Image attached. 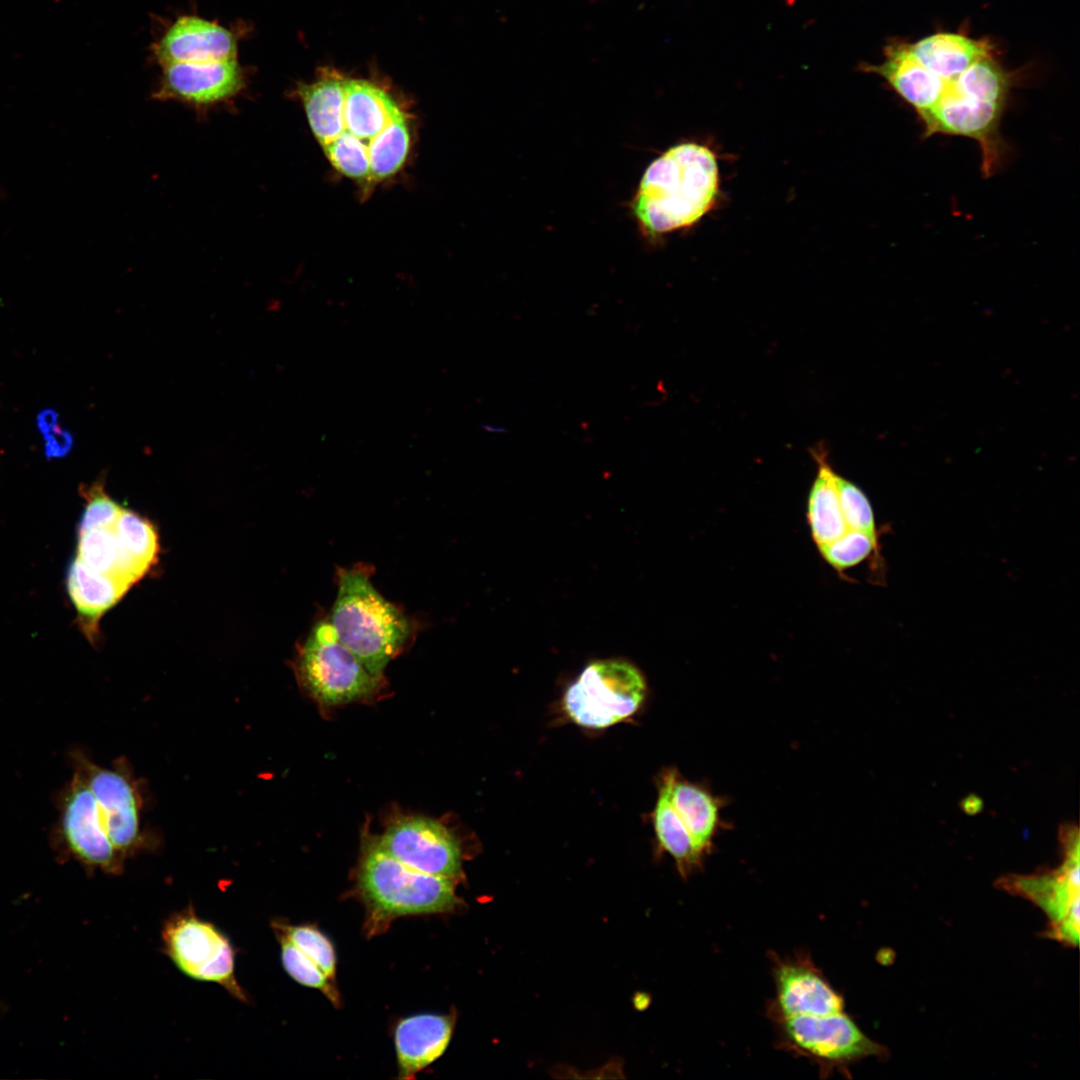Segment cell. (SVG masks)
Returning a JSON list of instances; mask_svg holds the SVG:
<instances>
[{
	"instance_id": "obj_4",
	"label": "cell",
	"mask_w": 1080,
	"mask_h": 1080,
	"mask_svg": "<svg viewBox=\"0 0 1080 1080\" xmlns=\"http://www.w3.org/2000/svg\"><path fill=\"white\" fill-rule=\"evenodd\" d=\"M328 620L341 643L379 677L413 632L407 615L379 593L361 566L339 570Z\"/></svg>"
},
{
	"instance_id": "obj_5",
	"label": "cell",
	"mask_w": 1080,
	"mask_h": 1080,
	"mask_svg": "<svg viewBox=\"0 0 1080 1080\" xmlns=\"http://www.w3.org/2000/svg\"><path fill=\"white\" fill-rule=\"evenodd\" d=\"M357 883L372 933L397 917L446 913L459 905L456 880L406 866L384 851L377 839L368 840L363 849Z\"/></svg>"
},
{
	"instance_id": "obj_13",
	"label": "cell",
	"mask_w": 1080,
	"mask_h": 1080,
	"mask_svg": "<svg viewBox=\"0 0 1080 1080\" xmlns=\"http://www.w3.org/2000/svg\"><path fill=\"white\" fill-rule=\"evenodd\" d=\"M161 67L159 84L152 97L176 101L200 113L232 102L247 86V70L237 59Z\"/></svg>"
},
{
	"instance_id": "obj_22",
	"label": "cell",
	"mask_w": 1080,
	"mask_h": 1080,
	"mask_svg": "<svg viewBox=\"0 0 1080 1080\" xmlns=\"http://www.w3.org/2000/svg\"><path fill=\"white\" fill-rule=\"evenodd\" d=\"M77 558L91 570L110 575L129 587L147 572L121 547L114 526L79 533Z\"/></svg>"
},
{
	"instance_id": "obj_30",
	"label": "cell",
	"mask_w": 1080,
	"mask_h": 1080,
	"mask_svg": "<svg viewBox=\"0 0 1080 1080\" xmlns=\"http://www.w3.org/2000/svg\"><path fill=\"white\" fill-rule=\"evenodd\" d=\"M482 428L485 429L488 432H496V433H504V432L507 431L504 427L495 426L493 424H483Z\"/></svg>"
},
{
	"instance_id": "obj_23",
	"label": "cell",
	"mask_w": 1080,
	"mask_h": 1080,
	"mask_svg": "<svg viewBox=\"0 0 1080 1080\" xmlns=\"http://www.w3.org/2000/svg\"><path fill=\"white\" fill-rule=\"evenodd\" d=\"M114 530L124 551L146 571L149 570L159 551L157 533L150 521L133 511L122 509Z\"/></svg>"
},
{
	"instance_id": "obj_1",
	"label": "cell",
	"mask_w": 1080,
	"mask_h": 1080,
	"mask_svg": "<svg viewBox=\"0 0 1080 1080\" xmlns=\"http://www.w3.org/2000/svg\"><path fill=\"white\" fill-rule=\"evenodd\" d=\"M861 67L913 110L923 138H969L980 148L984 177L1001 167L1008 150L1001 124L1015 78L991 40L949 31L891 40L880 63Z\"/></svg>"
},
{
	"instance_id": "obj_9",
	"label": "cell",
	"mask_w": 1080,
	"mask_h": 1080,
	"mask_svg": "<svg viewBox=\"0 0 1080 1080\" xmlns=\"http://www.w3.org/2000/svg\"><path fill=\"white\" fill-rule=\"evenodd\" d=\"M1058 838L1063 863L1053 870L1031 875L1009 874L998 880L999 887L1023 896L1038 905L1050 922L1048 935L1061 943L1077 946L1079 941V828L1065 823Z\"/></svg>"
},
{
	"instance_id": "obj_6",
	"label": "cell",
	"mask_w": 1080,
	"mask_h": 1080,
	"mask_svg": "<svg viewBox=\"0 0 1080 1080\" xmlns=\"http://www.w3.org/2000/svg\"><path fill=\"white\" fill-rule=\"evenodd\" d=\"M646 694L640 670L613 658L588 664L568 686L562 702L568 718L577 725L603 729L634 715Z\"/></svg>"
},
{
	"instance_id": "obj_21",
	"label": "cell",
	"mask_w": 1080,
	"mask_h": 1080,
	"mask_svg": "<svg viewBox=\"0 0 1080 1080\" xmlns=\"http://www.w3.org/2000/svg\"><path fill=\"white\" fill-rule=\"evenodd\" d=\"M813 456L818 464L817 476L811 486L807 503V521L817 548L834 543L849 530L845 522L835 475L824 450L815 449Z\"/></svg>"
},
{
	"instance_id": "obj_19",
	"label": "cell",
	"mask_w": 1080,
	"mask_h": 1080,
	"mask_svg": "<svg viewBox=\"0 0 1080 1080\" xmlns=\"http://www.w3.org/2000/svg\"><path fill=\"white\" fill-rule=\"evenodd\" d=\"M66 583L81 627L89 637L95 635L101 616L129 589L118 579L91 570L77 557L69 565Z\"/></svg>"
},
{
	"instance_id": "obj_24",
	"label": "cell",
	"mask_w": 1080,
	"mask_h": 1080,
	"mask_svg": "<svg viewBox=\"0 0 1080 1080\" xmlns=\"http://www.w3.org/2000/svg\"><path fill=\"white\" fill-rule=\"evenodd\" d=\"M276 934L286 937L307 957L314 961L325 975L334 981L336 956L330 940L317 928L310 925H287L273 923Z\"/></svg>"
},
{
	"instance_id": "obj_10",
	"label": "cell",
	"mask_w": 1080,
	"mask_h": 1080,
	"mask_svg": "<svg viewBox=\"0 0 1080 1080\" xmlns=\"http://www.w3.org/2000/svg\"><path fill=\"white\" fill-rule=\"evenodd\" d=\"M165 952L186 976L221 985L237 1000L247 995L235 977V953L229 939L189 908L171 916L163 926Z\"/></svg>"
},
{
	"instance_id": "obj_17",
	"label": "cell",
	"mask_w": 1080,
	"mask_h": 1080,
	"mask_svg": "<svg viewBox=\"0 0 1080 1080\" xmlns=\"http://www.w3.org/2000/svg\"><path fill=\"white\" fill-rule=\"evenodd\" d=\"M670 798L699 853L704 858L711 855L717 835L728 827L721 818L727 798L714 794L705 783L685 779L676 768L672 773Z\"/></svg>"
},
{
	"instance_id": "obj_29",
	"label": "cell",
	"mask_w": 1080,
	"mask_h": 1080,
	"mask_svg": "<svg viewBox=\"0 0 1080 1080\" xmlns=\"http://www.w3.org/2000/svg\"><path fill=\"white\" fill-rule=\"evenodd\" d=\"M960 806L966 814L975 815L982 810L983 801L978 796L972 794L964 798L961 801Z\"/></svg>"
},
{
	"instance_id": "obj_14",
	"label": "cell",
	"mask_w": 1080,
	"mask_h": 1080,
	"mask_svg": "<svg viewBox=\"0 0 1080 1080\" xmlns=\"http://www.w3.org/2000/svg\"><path fill=\"white\" fill-rule=\"evenodd\" d=\"M775 996L769 1002L773 1021L800 1015H828L844 1011L842 995L833 988L807 953L772 957Z\"/></svg>"
},
{
	"instance_id": "obj_12",
	"label": "cell",
	"mask_w": 1080,
	"mask_h": 1080,
	"mask_svg": "<svg viewBox=\"0 0 1080 1080\" xmlns=\"http://www.w3.org/2000/svg\"><path fill=\"white\" fill-rule=\"evenodd\" d=\"M392 857L419 872L458 880L462 852L453 834L441 823L423 817H404L377 839Z\"/></svg>"
},
{
	"instance_id": "obj_20",
	"label": "cell",
	"mask_w": 1080,
	"mask_h": 1080,
	"mask_svg": "<svg viewBox=\"0 0 1080 1080\" xmlns=\"http://www.w3.org/2000/svg\"><path fill=\"white\" fill-rule=\"evenodd\" d=\"M674 767L663 770L657 782L658 795L652 822L658 848L669 854L683 879L702 869L704 858L675 811L670 798Z\"/></svg>"
},
{
	"instance_id": "obj_26",
	"label": "cell",
	"mask_w": 1080,
	"mask_h": 1080,
	"mask_svg": "<svg viewBox=\"0 0 1080 1080\" xmlns=\"http://www.w3.org/2000/svg\"><path fill=\"white\" fill-rule=\"evenodd\" d=\"M823 559L837 572L852 568L878 550V539L864 532L850 531L837 541L818 549Z\"/></svg>"
},
{
	"instance_id": "obj_18",
	"label": "cell",
	"mask_w": 1080,
	"mask_h": 1080,
	"mask_svg": "<svg viewBox=\"0 0 1080 1080\" xmlns=\"http://www.w3.org/2000/svg\"><path fill=\"white\" fill-rule=\"evenodd\" d=\"M453 1028L454 1017L448 1015L419 1014L402 1019L394 1033L400 1077L413 1078L441 1057Z\"/></svg>"
},
{
	"instance_id": "obj_11",
	"label": "cell",
	"mask_w": 1080,
	"mask_h": 1080,
	"mask_svg": "<svg viewBox=\"0 0 1080 1080\" xmlns=\"http://www.w3.org/2000/svg\"><path fill=\"white\" fill-rule=\"evenodd\" d=\"M57 840L80 863L108 873L121 871L123 856L104 832L95 798L82 774L75 769L58 799Z\"/></svg>"
},
{
	"instance_id": "obj_27",
	"label": "cell",
	"mask_w": 1080,
	"mask_h": 1080,
	"mask_svg": "<svg viewBox=\"0 0 1080 1080\" xmlns=\"http://www.w3.org/2000/svg\"><path fill=\"white\" fill-rule=\"evenodd\" d=\"M835 482L841 510L849 530L864 532L878 539L874 512L867 496L859 487L837 473Z\"/></svg>"
},
{
	"instance_id": "obj_15",
	"label": "cell",
	"mask_w": 1080,
	"mask_h": 1080,
	"mask_svg": "<svg viewBox=\"0 0 1080 1080\" xmlns=\"http://www.w3.org/2000/svg\"><path fill=\"white\" fill-rule=\"evenodd\" d=\"M96 801L99 822L114 848L124 857L140 843L136 791L120 770L102 768L85 758L76 759Z\"/></svg>"
},
{
	"instance_id": "obj_7",
	"label": "cell",
	"mask_w": 1080,
	"mask_h": 1080,
	"mask_svg": "<svg viewBox=\"0 0 1080 1080\" xmlns=\"http://www.w3.org/2000/svg\"><path fill=\"white\" fill-rule=\"evenodd\" d=\"M297 674L310 695L326 706L367 698L383 681L341 643L328 619L317 622L307 636L297 660Z\"/></svg>"
},
{
	"instance_id": "obj_3",
	"label": "cell",
	"mask_w": 1080,
	"mask_h": 1080,
	"mask_svg": "<svg viewBox=\"0 0 1080 1080\" xmlns=\"http://www.w3.org/2000/svg\"><path fill=\"white\" fill-rule=\"evenodd\" d=\"M719 194V167L705 145H674L646 168L632 200L642 231L657 237L697 223Z\"/></svg>"
},
{
	"instance_id": "obj_28",
	"label": "cell",
	"mask_w": 1080,
	"mask_h": 1080,
	"mask_svg": "<svg viewBox=\"0 0 1080 1080\" xmlns=\"http://www.w3.org/2000/svg\"><path fill=\"white\" fill-rule=\"evenodd\" d=\"M84 496L87 503L80 519L79 533L115 525L123 508L105 493L102 484L88 487Z\"/></svg>"
},
{
	"instance_id": "obj_16",
	"label": "cell",
	"mask_w": 1080,
	"mask_h": 1080,
	"mask_svg": "<svg viewBox=\"0 0 1080 1080\" xmlns=\"http://www.w3.org/2000/svg\"><path fill=\"white\" fill-rule=\"evenodd\" d=\"M239 31L196 15L176 18L153 44L160 66L237 59Z\"/></svg>"
},
{
	"instance_id": "obj_8",
	"label": "cell",
	"mask_w": 1080,
	"mask_h": 1080,
	"mask_svg": "<svg viewBox=\"0 0 1080 1080\" xmlns=\"http://www.w3.org/2000/svg\"><path fill=\"white\" fill-rule=\"evenodd\" d=\"M778 1047L816 1064L822 1077L848 1071L866 1057H881L885 1048L867 1037L844 1011L773 1020Z\"/></svg>"
},
{
	"instance_id": "obj_2",
	"label": "cell",
	"mask_w": 1080,
	"mask_h": 1080,
	"mask_svg": "<svg viewBox=\"0 0 1080 1080\" xmlns=\"http://www.w3.org/2000/svg\"><path fill=\"white\" fill-rule=\"evenodd\" d=\"M312 133L331 165L360 184L396 174L406 161V114L382 88L324 72L297 87Z\"/></svg>"
},
{
	"instance_id": "obj_25",
	"label": "cell",
	"mask_w": 1080,
	"mask_h": 1080,
	"mask_svg": "<svg viewBox=\"0 0 1080 1080\" xmlns=\"http://www.w3.org/2000/svg\"><path fill=\"white\" fill-rule=\"evenodd\" d=\"M281 946V959L285 971L301 985L322 991L331 1001H338L334 982L320 967L292 944L286 937L276 934Z\"/></svg>"
}]
</instances>
